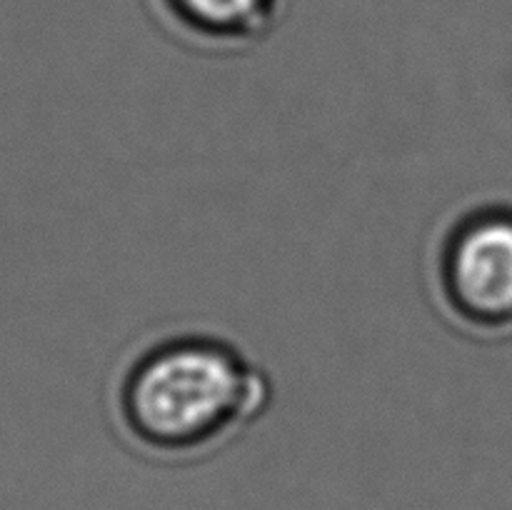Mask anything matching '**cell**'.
I'll return each mask as SVG.
<instances>
[{"mask_svg":"<svg viewBox=\"0 0 512 510\" xmlns=\"http://www.w3.org/2000/svg\"><path fill=\"white\" fill-rule=\"evenodd\" d=\"M273 400L268 373L223 335L178 330L130 350L110 383L120 433L145 453H208L260 418Z\"/></svg>","mask_w":512,"mask_h":510,"instance_id":"6da1fadb","label":"cell"},{"mask_svg":"<svg viewBox=\"0 0 512 510\" xmlns=\"http://www.w3.org/2000/svg\"><path fill=\"white\" fill-rule=\"evenodd\" d=\"M428 288L460 328L512 320V215L470 210L438 230L428 248Z\"/></svg>","mask_w":512,"mask_h":510,"instance_id":"7a4b0ae2","label":"cell"},{"mask_svg":"<svg viewBox=\"0 0 512 510\" xmlns=\"http://www.w3.org/2000/svg\"><path fill=\"white\" fill-rule=\"evenodd\" d=\"M165 25L203 53H248L273 33L278 0H163Z\"/></svg>","mask_w":512,"mask_h":510,"instance_id":"3957f363","label":"cell"}]
</instances>
